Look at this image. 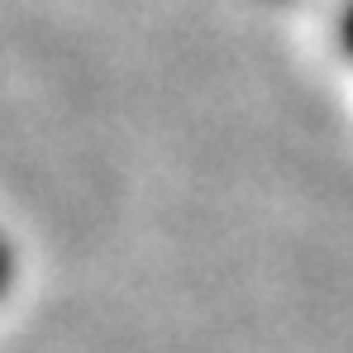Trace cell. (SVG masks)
Segmentation results:
<instances>
[{
	"instance_id": "cell-1",
	"label": "cell",
	"mask_w": 353,
	"mask_h": 353,
	"mask_svg": "<svg viewBox=\"0 0 353 353\" xmlns=\"http://www.w3.org/2000/svg\"><path fill=\"white\" fill-rule=\"evenodd\" d=\"M10 268H14V258H10V248H5V239H0V292L10 287Z\"/></svg>"
},
{
	"instance_id": "cell-2",
	"label": "cell",
	"mask_w": 353,
	"mask_h": 353,
	"mask_svg": "<svg viewBox=\"0 0 353 353\" xmlns=\"http://www.w3.org/2000/svg\"><path fill=\"white\" fill-rule=\"evenodd\" d=\"M339 34H344V53L353 58V5L344 10V29H339Z\"/></svg>"
}]
</instances>
